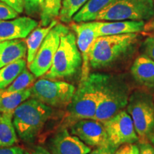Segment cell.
<instances>
[{
  "label": "cell",
  "instance_id": "obj_5",
  "mask_svg": "<svg viewBox=\"0 0 154 154\" xmlns=\"http://www.w3.org/2000/svg\"><path fill=\"white\" fill-rule=\"evenodd\" d=\"M82 66V57L77 47L76 35L69 31L61 35L52 65L44 78L51 80L70 78L76 74Z\"/></svg>",
  "mask_w": 154,
  "mask_h": 154
},
{
  "label": "cell",
  "instance_id": "obj_15",
  "mask_svg": "<svg viewBox=\"0 0 154 154\" xmlns=\"http://www.w3.org/2000/svg\"><path fill=\"white\" fill-rule=\"evenodd\" d=\"M146 22L144 21H96L98 37L102 36L141 33Z\"/></svg>",
  "mask_w": 154,
  "mask_h": 154
},
{
  "label": "cell",
  "instance_id": "obj_1",
  "mask_svg": "<svg viewBox=\"0 0 154 154\" xmlns=\"http://www.w3.org/2000/svg\"><path fill=\"white\" fill-rule=\"evenodd\" d=\"M140 33L99 36L89 54L90 68L109 70L125 62L134 54L140 41Z\"/></svg>",
  "mask_w": 154,
  "mask_h": 154
},
{
  "label": "cell",
  "instance_id": "obj_10",
  "mask_svg": "<svg viewBox=\"0 0 154 154\" xmlns=\"http://www.w3.org/2000/svg\"><path fill=\"white\" fill-rule=\"evenodd\" d=\"M102 123L106 131L109 143L113 149L116 150L123 144L139 141L131 117L127 111H119Z\"/></svg>",
  "mask_w": 154,
  "mask_h": 154
},
{
  "label": "cell",
  "instance_id": "obj_13",
  "mask_svg": "<svg viewBox=\"0 0 154 154\" xmlns=\"http://www.w3.org/2000/svg\"><path fill=\"white\" fill-rule=\"evenodd\" d=\"M48 146L51 154H88L91 151L90 146L69 133L66 128L53 136Z\"/></svg>",
  "mask_w": 154,
  "mask_h": 154
},
{
  "label": "cell",
  "instance_id": "obj_18",
  "mask_svg": "<svg viewBox=\"0 0 154 154\" xmlns=\"http://www.w3.org/2000/svg\"><path fill=\"white\" fill-rule=\"evenodd\" d=\"M113 1L114 0H88L73 17L72 22L82 23L96 21L98 15Z\"/></svg>",
  "mask_w": 154,
  "mask_h": 154
},
{
  "label": "cell",
  "instance_id": "obj_4",
  "mask_svg": "<svg viewBox=\"0 0 154 154\" xmlns=\"http://www.w3.org/2000/svg\"><path fill=\"white\" fill-rule=\"evenodd\" d=\"M131 93V88L124 76L103 73L99 103L94 119L103 122L124 110Z\"/></svg>",
  "mask_w": 154,
  "mask_h": 154
},
{
  "label": "cell",
  "instance_id": "obj_29",
  "mask_svg": "<svg viewBox=\"0 0 154 154\" xmlns=\"http://www.w3.org/2000/svg\"><path fill=\"white\" fill-rule=\"evenodd\" d=\"M113 154H139V147L135 143H125L119 146Z\"/></svg>",
  "mask_w": 154,
  "mask_h": 154
},
{
  "label": "cell",
  "instance_id": "obj_28",
  "mask_svg": "<svg viewBox=\"0 0 154 154\" xmlns=\"http://www.w3.org/2000/svg\"><path fill=\"white\" fill-rule=\"evenodd\" d=\"M143 53L154 61V35H150L142 43Z\"/></svg>",
  "mask_w": 154,
  "mask_h": 154
},
{
  "label": "cell",
  "instance_id": "obj_7",
  "mask_svg": "<svg viewBox=\"0 0 154 154\" xmlns=\"http://www.w3.org/2000/svg\"><path fill=\"white\" fill-rule=\"evenodd\" d=\"M154 17L153 0H114L96 21H149Z\"/></svg>",
  "mask_w": 154,
  "mask_h": 154
},
{
  "label": "cell",
  "instance_id": "obj_14",
  "mask_svg": "<svg viewBox=\"0 0 154 154\" xmlns=\"http://www.w3.org/2000/svg\"><path fill=\"white\" fill-rule=\"evenodd\" d=\"M38 23L29 17L0 21V42L26 38Z\"/></svg>",
  "mask_w": 154,
  "mask_h": 154
},
{
  "label": "cell",
  "instance_id": "obj_32",
  "mask_svg": "<svg viewBox=\"0 0 154 154\" xmlns=\"http://www.w3.org/2000/svg\"><path fill=\"white\" fill-rule=\"evenodd\" d=\"M0 154H25L24 150L19 146L0 148Z\"/></svg>",
  "mask_w": 154,
  "mask_h": 154
},
{
  "label": "cell",
  "instance_id": "obj_25",
  "mask_svg": "<svg viewBox=\"0 0 154 154\" xmlns=\"http://www.w3.org/2000/svg\"><path fill=\"white\" fill-rule=\"evenodd\" d=\"M62 0H44L42 11L40 14L41 25L47 26L59 15Z\"/></svg>",
  "mask_w": 154,
  "mask_h": 154
},
{
  "label": "cell",
  "instance_id": "obj_16",
  "mask_svg": "<svg viewBox=\"0 0 154 154\" xmlns=\"http://www.w3.org/2000/svg\"><path fill=\"white\" fill-rule=\"evenodd\" d=\"M131 74L140 86L146 89H154V61L145 54L135 59L131 67Z\"/></svg>",
  "mask_w": 154,
  "mask_h": 154
},
{
  "label": "cell",
  "instance_id": "obj_37",
  "mask_svg": "<svg viewBox=\"0 0 154 154\" xmlns=\"http://www.w3.org/2000/svg\"><path fill=\"white\" fill-rule=\"evenodd\" d=\"M153 96H154V95H153Z\"/></svg>",
  "mask_w": 154,
  "mask_h": 154
},
{
  "label": "cell",
  "instance_id": "obj_8",
  "mask_svg": "<svg viewBox=\"0 0 154 154\" xmlns=\"http://www.w3.org/2000/svg\"><path fill=\"white\" fill-rule=\"evenodd\" d=\"M75 91V86L68 82L43 78L32 86L31 97L49 106L64 108L70 103Z\"/></svg>",
  "mask_w": 154,
  "mask_h": 154
},
{
  "label": "cell",
  "instance_id": "obj_20",
  "mask_svg": "<svg viewBox=\"0 0 154 154\" xmlns=\"http://www.w3.org/2000/svg\"><path fill=\"white\" fill-rule=\"evenodd\" d=\"M12 116L11 113H0V148L11 147L17 142Z\"/></svg>",
  "mask_w": 154,
  "mask_h": 154
},
{
  "label": "cell",
  "instance_id": "obj_26",
  "mask_svg": "<svg viewBox=\"0 0 154 154\" xmlns=\"http://www.w3.org/2000/svg\"><path fill=\"white\" fill-rule=\"evenodd\" d=\"M44 0H24V9L29 17H36L41 14Z\"/></svg>",
  "mask_w": 154,
  "mask_h": 154
},
{
  "label": "cell",
  "instance_id": "obj_33",
  "mask_svg": "<svg viewBox=\"0 0 154 154\" xmlns=\"http://www.w3.org/2000/svg\"><path fill=\"white\" fill-rule=\"evenodd\" d=\"M116 150L113 149L111 146H99L96 147L93 151H91L88 154H113Z\"/></svg>",
  "mask_w": 154,
  "mask_h": 154
},
{
  "label": "cell",
  "instance_id": "obj_6",
  "mask_svg": "<svg viewBox=\"0 0 154 154\" xmlns=\"http://www.w3.org/2000/svg\"><path fill=\"white\" fill-rule=\"evenodd\" d=\"M128 112L134 123L139 141H146L154 131V96L147 89L138 88L130 94Z\"/></svg>",
  "mask_w": 154,
  "mask_h": 154
},
{
  "label": "cell",
  "instance_id": "obj_36",
  "mask_svg": "<svg viewBox=\"0 0 154 154\" xmlns=\"http://www.w3.org/2000/svg\"><path fill=\"white\" fill-rule=\"evenodd\" d=\"M148 140H149L150 143L154 146V131L149 135L148 137Z\"/></svg>",
  "mask_w": 154,
  "mask_h": 154
},
{
  "label": "cell",
  "instance_id": "obj_24",
  "mask_svg": "<svg viewBox=\"0 0 154 154\" xmlns=\"http://www.w3.org/2000/svg\"><path fill=\"white\" fill-rule=\"evenodd\" d=\"M88 0H62L59 17L61 22L71 23L73 17L84 7Z\"/></svg>",
  "mask_w": 154,
  "mask_h": 154
},
{
  "label": "cell",
  "instance_id": "obj_22",
  "mask_svg": "<svg viewBox=\"0 0 154 154\" xmlns=\"http://www.w3.org/2000/svg\"><path fill=\"white\" fill-rule=\"evenodd\" d=\"M26 66V60L21 59L0 69V92L8 87Z\"/></svg>",
  "mask_w": 154,
  "mask_h": 154
},
{
  "label": "cell",
  "instance_id": "obj_35",
  "mask_svg": "<svg viewBox=\"0 0 154 154\" xmlns=\"http://www.w3.org/2000/svg\"><path fill=\"white\" fill-rule=\"evenodd\" d=\"M143 32L151 34V35H154V17L146 23Z\"/></svg>",
  "mask_w": 154,
  "mask_h": 154
},
{
  "label": "cell",
  "instance_id": "obj_11",
  "mask_svg": "<svg viewBox=\"0 0 154 154\" xmlns=\"http://www.w3.org/2000/svg\"><path fill=\"white\" fill-rule=\"evenodd\" d=\"M76 38V44L82 57V74L80 81L85 80L90 74L89 54L94 41L98 37L96 21L71 24Z\"/></svg>",
  "mask_w": 154,
  "mask_h": 154
},
{
  "label": "cell",
  "instance_id": "obj_9",
  "mask_svg": "<svg viewBox=\"0 0 154 154\" xmlns=\"http://www.w3.org/2000/svg\"><path fill=\"white\" fill-rule=\"evenodd\" d=\"M69 31L66 25L58 23L44 38L34 60L29 64V69L36 78L44 76L51 68L60 44L61 36Z\"/></svg>",
  "mask_w": 154,
  "mask_h": 154
},
{
  "label": "cell",
  "instance_id": "obj_38",
  "mask_svg": "<svg viewBox=\"0 0 154 154\" xmlns=\"http://www.w3.org/2000/svg\"><path fill=\"white\" fill-rule=\"evenodd\" d=\"M153 1H154V0H153Z\"/></svg>",
  "mask_w": 154,
  "mask_h": 154
},
{
  "label": "cell",
  "instance_id": "obj_23",
  "mask_svg": "<svg viewBox=\"0 0 154 154\" xmlns=\"http://www.w3.org/2000/svg\"><path fill=\"white\" fill-rule=\"evenodd\" d=\"M35 81V76L30 71H28L25 68L22 72L19 74L15 79L8 87L0 92V94H9L14 92H18L27 88L30 85L33 84Z\"/></svg>",
  "mask_w": 154,
  "mask_h": 154
},
{
  "label": "cell",
  "instance_id": "obj_21",
  "mask_svg": "<svg viewBox=\"0 0 154 154\" xmlns=\"http://www.w3.org/2000/svg\"><path fill=\"white\" fill-rule=\"evenodd\" d=\"M31 88L7 95L0 94V113H13L19 105L31 98Z\"/></svg>",
  "mask_w": 154,
  "mask_h": 154
},
{
  "label": "cell",
  "instance_id": "obj_2",
  "mask_svg": "<svg viewBox=\"0 0 154 154\" xmlns=\"http://www.w3.org/2000/svg\"><path fill=\"white\" fill-rule=\"evenodd\" d=\"M52 114V107L31 97L14 110L13 125L21 139L26 143H32Z\"/></svg>",
  "mask_w": 154,
  "mask_h": 154
},
{
  "label": "cell",
  "instance_id": "obj_17",
  "mask_svg": "<svg viewBox=\"0 0 154 154\" xmlns=\"http://www.w3.org/2000/svg\"><path fill=\"white\" fill-rule=\"evenodd\" d=\"M27 53L26 42L22 39L9 40L0 42V69L24 59Z\"/></svg>",
  "mask_w": 154,
  "mask_h": 154
},
{
  "label": "cell",
  "instance_id": "obj_31",
  "mask_svg": "<svg viewBox=\"0 0 154 154\" xmlns=\"http://www.w3.org/2000/svg\"><path fill=\"white\" fill-rule=\"evenodd\" d=\"M138 147L139 154H154V146L149 142V140L140 141Z\"/></svg>",
  "mask_w": 154,
  "mask_h": 154
},
{
  "label": "cell",
  "instance_id": "obj_34",
  "mask_svg": "<svg viewBox=\"0 0 154 154\" xmlns=\"http://www.w3.org/2000/svg\"><path fill=\"white\" fill-rule=\"evenodd\" d=\"M25 154H51L50 151L41 146H34V148L24 152Z\"/></svg>",
  "mask_w": 154,
  "mask_h": 154
},
{
  "label": "cell",
  "instance_id": "obj_27",
  "mask_svg": "<svg viewBox=\"0 0 154 154\" xmlns=\"http://www.w3.org/2000/svg\"><path fill=\"white\" fill-rule=\"evenodd\" d=\"M19 15V13L12 7L0 0V21L15 19Z\"/></svg>",
  "mask_w": 154,
  "mask_h": 154
},
{
  "label": "cell",
  "instance_id": "obj_12",
  "mask_svg": "<svg viewBox=\"0 0 154 154\" xmlns=\"http://www.w3.org/2000/svg\"><path fill=\"white\" fill-rule=\"evenodd\" d=\"M70 133L91 147L110 146L103 124L95 119H82L70 126Z\"/></svg>",
  "mask_w": 154,
  "mask_h": 154
},
{
  "label": "cell",
  "instance_id": "obj_19",
  "mask_svg": "<svg viewBox=\"0 0 154 154\" xmlns=\"http://www.w3.org/2000/svg\"><path fill=\"white\" fill-rule=\"evenodd\" d=\"M57 24V21L54 19L48 26H43V27H36L26 37V41H25L26 44V47H27V53H26L27 59L26 61H27L28 64H29L34 60L44 39L49 34L51 29Z\"/></svg>",
  "mask_w": 154,
  "mask_h": 154
},
{
  "label": "cell",
  "instance_id": "obj_30",
  "mask_svg": "<svg viewBox=\"0 0 154 154\" xmlns=\"http://www.w3.org/2000/svg\"><path fill=\"white\" fill-rule=\"evenodd\" d=\"M1 1L12 7L19 14H22L24 11V0H1Z\"/></svg>",
  "mask_w": 154,
  "mask_h": 154
},
{
  "label": "cell",
  "instance_id": "obj_3",
  "mask_svg": "<svg viewBox=\"0 0 154 154\" xmlns=\"http://www.w3.org/2000/svg\"><path fill=\"white\" fill-rule=\"evenodd\" d=\"M103 73H91L80 81L70 103L67 106V122L71 125L82 119H94L100 100Z\"/></svg>",
  "mask_w": 154,
  "mask_h": 154
}]
</instances>
